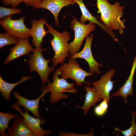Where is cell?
<instances>
[{
	"label": "cell",
	"instance_id": "obj_1",
	"mask_svg": "<svg viewBox=\"0 0 136 136\" xmlns=\"http://www.w3.org/2000/svg\"><path fill=\"white\" fill-rule=\"evenodd\" d=\"M96 4L101 14L100 20L108 28L112 31L118 30L120 35L124 33V25L126 20L121 18L124 14V7L118 1L114 4H110L107 0H96Z\"/></svg>",
	"mask_w": 136,
	"mask_h": 136
},
{
	"label": "cell",
	"instance_id": "obj_25",
	"mask_svg": "<svg viewBox=\"0 0 136 136\" xmlns=\"http://www.w3.org/2000/svg\"><path fill=\"white\" fill-rule=\"evenodd\" d=\"M94 134L93 133V129H91L90 132L89 133L85 134H79L76 133L71 132L60 131L59 133V135L62 136H94Z\"/></svg>",
	"mask_w": 136,
	"mask_h": 136
},
{
	"label": "cell",
	"instance_id": "obj_20",
	"mask_svg": "<svg viewBox=\"0 0 136 136\" xmlns=\"http://www.w3.org/2000/svg\"><path fill=\"white\" fill-rule=\"evenodd\" d=\"M18 116L9 112L4 113L0 112V134L1 135L7 136L5 133L6 129H8V123L10 120L16 118Z\"/></svg>",
	"mask_w": 136,
	"mask_h": 136
},
{
	"label": "cell",
	"instance_id": "obj_23",
	"mask_svg": "<svg viewBox=\"0 0 136 136\" xmlns=\"http://www.w3.org/2000/svg\"><path fill=\"white\" fill-rule=\"evenodd\" d=\"M22 13L21 9L8 8L1 6L0 7V19H1L12 15Z\"/></svg>",
	"mask_w": 136,
	"mask_h": 136
},
{
	"label": "cell",
	"instance_id": "obj_5",
	"mask_svg": "<svg viewBox=\"0 0 136 136\" xmlns=\"http://www.w3.org/2000/svg\"><path fill=\"white\" fill-rule=\"evenodd\" d=\"M59 68L60 72L59 76H61V78L71 79L78 86H81L83 83L86 82V77L94 75L82 69L75 59L70 58L67 63H64Z\"/></svg>",
	"mask_w": 136,
	"mask_h": 136
},
{
	"label": "cell",
	"instance_id": "obj_7",
	"mask_svg": "<svg viewBox=\"0 0 136 136\" xmlns=\"http://www.w3.org/2000/svg\"><path fill=\"white\" fill-rule=\"evenodd\" d=\"M10 16L1 19L0 24L7 32L17 37L20 39H24L31 36L30 29L27 28L24 23L25 16L17 20L12 19Z\"/></svg>",
	"mask_w": 136,
	"mask_h": 136
},
{
	"label": "cell",
	"instance_id": "obj_8",
	"mask_svg": "<svg viewBox=\"0 0 136 136\" xmlns=\"http://www.w3.org/2000/svg\"><path fill=\"white\" fill-rule=\"evenodd\" d=\"M94 36L91 33L86 37L85 43L83 50L79 52L73 54L70 58L76 59L81 58L85 59L87 62L89 66V72L94 74L100 73L99 67H102V64L96 61L94 59L92 53L91 46Z\"/></svg>",
	"mask_w": 136,
	"mask_h": 136
},
{
	"label": "cell",
	"instance_id": "obj_13",
	"mask_svg": "<svg viewBox=\"0 0 136 136\" xmlns=\"http://www.w3.org/2000/svg\"><path fill=\"white\" fill-rule=\"evenodd\" d=\"M33 49L29 43V37L24 39H19L18 42L15 46L9 49L10 52L3 64L5 65L7 64L12 60L20 56L28 55L32 51Z\"/></svg>",
	"mask_w": 136,
	"mask_h": 136
},
{
	"label": "cell",
	"instance_id": "obj_11",
	"mask_svg": "<svg viewBox=\"0 0 136 136\" xmlns=\"http://www.w3.org/2000/svg\"><path fill=\"white\" fill-rule=\"evenodd\" d=\"M75 3L74 0H42L39 5L33 9L41 8L49 10L54 17L55 25L57 26L59 23L58 16L62 8L64 6Z\"/></svg>",
	"mask_w": 136,
	"mask_h": 136
},
{
	"label": "cell",
	"instance_id": "obj_27",
	"mask_svg": "<svg viewBox=\"0 0 136 136\" xmlns=\"http://www.w3.org/2000/svg\"><path fill=\"white\" fill-rule=\"evenodd\" d=\"M42 0H23V2L27 6H31L33 8L39 5Z\"/></svg>",
	"mask_w": 136,
	"mask_h": 136
},
{
	"label": "cell",
	"instance_id": "obj_26",
	"mask_svg": "<svg viewBox=\"0 0 136 136\" xmlns=\"http://www.w3.org/2000/svg\"><path fill=\"white\" fill-rule=\"evenodd\" d=\"M4 4L5 6L10 5L14 8H16L21 3L23 0H1Z\"/></svg>",
	"mask_w": 136,
	"mask_h": 136
},
{
	"label": "cell",
	"instance_id": "obj_9",
	"mask_svg": "<svg viewBox=\"0 0 136 136\" xmlns=\"http://www.w3.org/2000/svg\"><path fill=\"white\" fill-rule=\"evenodd\" d=\"M18 105L17 101L11 107L18 111L22 115L27 126L36 136L47 135L51 133V131L44 130L40 126L41 125H43L45 123V119L40 117L36 118L32 117L28 114L25 108L24 109L25 112L23 113Z\"/></svg>",
	"mask_w": 136,
	"mask_h": 136
},
{
	"label": "cell",
	"instance_id": "obj_18",
	"mask_svg": "<svg viewBox=\"0 0 136 136\" xmlns=\"http://www.w3.org/2000/svg\"><path fill=\"white\" fill-rule=\"evenodd\" d=\"M84 90L86 93L85 95V99L83 106H76L77 108L81 109L84 115H86L91 107L94 106L97 102L101 100V98L95 89L89 86L84 87Z\"/></svg>",
	"mask_w": 136,
	"mask_h": 136
},
{
	"label": "cell",
	"instance_id": "obj_24",
	"mask_svg": "<svg viewBox=\"0 0 136 136\" xmlns=\"http://www.w3.org/2000/svg\"><path fill=\"white\" fill-rule=\"evenodd\" d=\"M109 103V102L107 99H103L101 103L95 108L94 112L95 114L99 116L104 114L107 111Z\"/></svg>",
	"mask_w": 136,
	"mask_h": 136
},
{
	"label": "cell",
	"instance_id": "obj_22",
	"mask_svg": "<svg viewBox=\"0 0 136 136\" xmlns=\"http://www.w3.org/2000/svg\"><path fill=\"white\" fill-rule=\"evenodd\" d=\"M132 116V119L130 123L131 124V126L128 129L122 131L117 128H115L116 131H119L121 132L125 136H136V122L135 118L136 116V112L131 111Z\"/></svg>",
	"mask_w": 136,
	"mask_h": 136
},
{
	"label": "cell",
	"instance_id": "obj_4",
	"mask_svg": "<svg viewBox=\"0 0 136 136\" xmlns=\"http://www.w3.org/2000/svg\"><path fill=\"white\" fill-rule=\"evenodd\" d=\"M43 51H47V49L33 48L32 53L30 55L27 62L30 72H37L41 78L43 85L49 81L48 76L55 69L54 67H50L48 66L50 59H46L44 58L42 53Z\"/></svg>",
	"mask_w": 136,
	"mask_h": 136
},
{
	"label": "cell",
	"instance_id": "obj_19",
	"mask_svg": "<svg viewBox=\"0 0 136 136\" xmlns=\"http://www.w3.org/2000/svg\"><path fill=\"white\" fill-rule=\"evenodd\" d=\"M31 78L29 76L23 77L19 81L13 83H10L4 81L0 75V91L6 100H10V93L13 88L17 85L24 82Z\"/></svg>",
	"mask_w": 136,
	"mask_h": 136
},
{
	"label": "cell",
	"instance_id": "obj_21",
	"mask_svg": "<svg viewBox=\"0 0 136 136\" xmlns=\"http://www.w3.org/2000/svg\"><path fill=\"white\" fill-rule=\"evenodd\" d=\"M19 39L13 35L7 32L0 33V48L11 44L16 45Z\"/></svg>",
	"mask_w": 136,
	"mask_h": 136
},
{
	"label": "cell",
	"instance_id": "obj_2",
	"mask_svg": "<svg viewBox=\"0 0 136 136\" xmlns=\"http://www.w3.org/2000/svg\"><path fill=\"white\" fill-rule=\"evenodd\" d=\"M46 26L47 33H51L53 37L50 42L55 53L51 60L53 66L55 67L59 63H63L65 58L69 56L70 47L68 42L70 39V36L67 30L61 33L50 25L47 24Z\"/></svg>",
	"mask_w": 136,
	"mask_h": 136
},
{
	"label": "cell",
	"instance_id": "obj_10",
	"mask_svg": "<svg viewBox=\"0 0 136 136\" xmlns=\"http://www.w3.org/2000/svg\"><path fill=\"white\" fill-rule=\"evenodd\" d=\"M115 73L114 69L110 70L102 75L99 80L92 82V84L101 99H107L109 102L110 92L113 87L114 82L112 81L111 78Z\"/></svg>",
	"mask_w": 136,
	"mask_h": 136
},
{
	"label": "cell",
	"instance_id": "obj_15",
	"mask_svg": "<svg viewBox=\"0 0 136 136\" xmlns=\"http://www.w3.org/2000/svg\"><path fill=\"white\" fill-rule=\"evenodd\" d=\"M40 96L34 100H28L21 95L16 91L13 92V96L18 100V104L20 106H23L27 110L30 111L34 117L37 118L40 117V115L39 112V103L40 99L43 97L46 92L42 90Z\"/></svg>",
	"mask_w": 136,
	"mask_h": 136
},
{
	"label": "cell",
	"instance_id": "obj_3",
	"mask_svg": "<svg viewBox=\"0 0 136 136\" xmlns=\"http://www.w3.org/2000/svg\"><path fill=\"white\" fill-rule=\"evenodd\" d=\"M60 71L58 68L55 72L53 76V82L50 83L49 81L46 87H43L42 90L48 93H51L50 96V102L52 103L58 102L61 99L67 98L69 96L64 93L69 92L75 93L77 90L74 88V84L69 83L66 79L59 78Z\"/></svg>",
	"mask_w": 136,
	"mask_h": 136
},
{
	"label": "cell",
	"instance_id": "obj_6",
	"mask_svg": "<svg viewBox=\"0 0 136 136\" xmlns=\"http://www.w3.org/2000/svg\"><path fill=\"white\" fill-rule=\"evenodd\" d=\"M73 18L70 24L71 27L74 31L75 38L69 44V53L71 56L79 51L85 38L95 29L94 23H90L84 24L78 21L76 18Z\"/></svg>",
	"mask_w": 136,
	"mask_h": 136
},
{
	"label": "cell",
	"instance_id": "obj_17",
	"mask_svg": "<svg viewBox=\"0 0 136 136\" xmlns=\"http://www.w3.org/2000/svg\"><path fill=\"white\" fill-rule=\"evenodd\" d=\"M8 129L9 136H35L28 127L24 118L18 116L14 121L12 126Z\"/></svg>",
	"mask_w": 136,
	"mask_h": 136
},
{
	"label": "cell",
	"instance_id": "obj_12",
	"mask_svg": "<svg viewBox=\"0 0 136 136\" xmlns=\"http://www.w3.org/2000/svg\"><path fill=\"white\" fill-rule=\"evenodd\" d=\"M47 22L43 18L38 20L33 19L31 21L30 34L32 37L33 45L36 48H42L41 44L43 42V38L47 33L44 29V26L47 24Z\"/></svg>",
	"mask_w": 136,
	"mask_h": 136
},
{
	"label": "cell",
	"instance_id": "obj_16",
	"mask_svg": "<svg viewBox=\"0 0 136 136\" xmlns=\"http://www.w3.org/2000/svg\"><path fill=\"white\" fill-rule=\"evenodd\" d=\"M136 69V53L129 77L124 85L110 98L117 96L122 97L125 103H127L126 98L129 96L133 95V84L134 76Z\"/></svg>",
	"mask_w": 136,
	"mask_h": 136
},
{
	"label": "cell",
	"instance_id": "obj_14",
	"mask_svg": "<svg viewBox=\"0 0 136 136\" xmlns=\"http://www.w3.org/2000/svg\"><path fill=\"white\" fill-rule=\"evenodd\" d=\"M74 0L75 3H77L79 5L82 13V16L79 21L80 23L84 24L85 22L88 21L90 23L96 24L111 36L115 41L117 40L115 34L112 31L103 23L98 20L96 17L94 16L91 14L85 6L82 0Z\"/></svg>",
	"mask_w": 136,
	"mask_h": 136
}]
</instances>
